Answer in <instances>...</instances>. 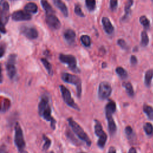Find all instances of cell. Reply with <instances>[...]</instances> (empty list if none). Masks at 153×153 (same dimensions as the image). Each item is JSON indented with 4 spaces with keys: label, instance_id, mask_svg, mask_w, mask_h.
I'll list each match as a JSON object with an SVG mask.
<instances>
[{
    "label": "cell",
    "instance_id": "obj_33",
    "mask_svg": "<svg viewBox=\"0 0 153 153\" xmlns=\"http://www.w3.org/2000/svg\"><path fill=\"white\" fill-rule=\"evenodd\" d=\"M117 44H118V45L122 48L124 50H128V47L127 44V43L126 42V41H124V39H119L118 41H117Z\"/></svg>",
    "mask_w": 153,
    "mask_h": 153
},
{
    "label": "cell",
    "instance_id": "obj_8",
    "mask_svg": "<svg viewBox=\"0 0 153 153\" xmlns=\"http://www.w3.org/2000/svg\"><path fill=\"white\" fill-rule=\"evenodd\" d=\"M59 88H60V91L62 93V96L64 102L69 106H70L77 111H79V108L75 103V102L73 100L72 97H71V94L69 90L63 85H60L59 86Z\"/></svg>",
    "mask_w": 153,
    "mask_h": 153
},
{
    "label": "cell",
    "instance_id": "obj_18",
    "mask_svg": "<svg viewBox=\"0 0 153 153\" xmlns=\"http://www.w3.org/2000/svg\"><path fill=\"white\" fill-rule=\"evenodd\" d=\"M153 78V69L148 70L145 74L144 82L146 87H149L151 85L152 79Z\"/></svg>",
    "mask_w": 153,
    "mask_h": 153
},
{
    "label": "cell",
    "instance_id": "obj_2",
    "mask_svg": "<svg viewBox=\"0 0 153 153\" xmlns=\"http://www.w3.org/2000/svg\"><path fill=\"white\" fill-rule=\"evenodd\" d=\"M116 111V103L113 100H110L105 106V113L108 121L109 132L111 135L115 133L117 126L112 117V114Z\"/></svg>",
    "mask_w": 153,
    "mask_h": 153
},
{
    "label": "cell",
    "instance_id": "obj_45",
    "mask_svg": "<svg viewBox=\"0 0 153 153\" xmlns=\"http://www.w3.org/2000/svg\"><path fill=\"white\" fill-rule=\"evenodd\" d=\"M79 153H85V152H79Z\"/></svg>",
    "mask_w": 153,
    "mask_h": 153
},
{
    "label": "cell",
    "instance_id": "obj_19",
    "mask_svg": "<svg viewBox=\"0 0 153 153\" xmlns=\"http://www.w3.org/2000/svg\"><path fill=\"white\" fill-rule=\"evenodd\" d=\"M25 11L28 13H36L38 11V7L37 5L33 2H29L25 5L24 7Z\"/></svg>",
    "mask_w": 153,
    "mask_h": 153
},
{
    "label": "cell",
    "instance_id": "obj_9",
    "mask_svg": "<svg viewBox=\"0 0 153 153\" xmlns=\"http://www.w3.org/2000/svg\"><path fill=\"white\" fill-rule=\"evenodd\" d=\"M16 55L14 54H11L8 58L6 63V69L8 77L13 79L16 75L17 70L16 68Z\"/></svg>",
    "mask_w": 153,
    "mask_h": 153
},
{
    "label": "cell",
    "instance_id": "obj_22",
    "mask_svg": "<svg viewBox=\"0 0 153 153\" xmlns=\"http://www.w3.org/2000/svg\"><path fill=\"white\" fill-rule=\"evenodd\" d=\"M41 61L42 65H44V66L45 67V68L47 69L49 75H52L53 74V71L52 66H51V65L50 64V63L47 59H45L44 58H41Z\"/></svg>",
    "mask_w": 153,
    "mask_h": 153
},
{
    "label": "cell",
    "instance_id": "obj_7",
    "mask_svg": "<svg viewBox=\"0 0 153 153\" xmlns=\"http://www.w3.org/2000/svg\"><path fill=\"white\" fill-rule=\"evenodd\" d=\"M94 122V132L96 136H99L97 145L100 148H103L105 146L106 142L107 135L106 133L103 130L100 123L97 120H95Z\"/></svg>",
    "mask_w": 153,
    "mask_h": 153
},
{
    "label": "cell",
    "instance_id": "obj_28",
    "mask_svg": "<svg viewBox=\"0 0 153 153\" xmlns=\"http://www.w3.org/2000/svg\"><path fill=\"white\" fill-rule=\"evenodd\" d=\"M85 5L89 11H93L96 8V0H85Z\"/></svg>",
    "mask_w": 153,
    "mask_h": 153
},
{
    "label": "cell",
    "instance_id": "obj_25",
    "mask_svg": "<svg viewBox=\"0 0 153 153\" xmlns=\"http://www.w3.org/2000/svg\"><path fill=\"white\" fill-rule=\"evenodd\" d=\"M80 40L82 45L85 47H90L91 45V39L89 36L87 35H82L80 38Z\"/></svg>",
    "mask_w": 153,
    "mask_h": 153
},
{
    "label": "cell",
    "instance_id": "obj_38",
    "mask_svg": "<svg viewBox=\"0 0 153 153\" xmlns=\"http://www.w3.org/2000/svg\"><path fill=\"white\" fill-rule=\"evenodd\" d=\"M137 63V58L136 56H131L130 57V63L132 65H136Z\"/></svg>",
    "mask_w": 153,
    "mask_h": 153
},
{
    "label": "cell",
    "instance_id": "obj_44",
    "mask_svg": "<svg viewBox=\"0 0 153 153\" xmlns=\"http://www.w3.org/2000/svg\"><path fill=\"white\" fill-rule=\"evenodd\" d=\"M50 153H54V152H53V151H51Z\"/></svg>",
    "mask_w": 153,
    "mask_h": 153
},
{
    "label": "cell",
    "instance_id": "obj_32",
    "mask_svg": "<svg viewBox=\"0 0 153 153\" xmlns=\"http://www.w3.org/2000/svg\"><path fill=\"white\" fill-rule=\"evenodd\" d=\"M74 11H75V13L78 16H80V17H84V14H83L82 10H81V7L79 4H75V9H74Z\"/></svg>",
    "mask_w": 153,
    "mask_h": 153
},
{
    "label": "cell",
    "instance_id": "obj_6",
    "mask_svg": "<svg viewBox=\"0 0 153 153\" xmlns=\"http://www.w3.org/2000/svg\"><path fill=\"white\" fill-rule=\"evenodd\" d=\"M59 60L61 62L67 64L69 68L73 72L79 73L80 72L79 69L77 67L76 60L75 57L71 54H60L59 55Z\"/></svg>",
    "mask_w": 153,
    "mask_h": 153
},
{
    "label": "cell",
    "instance_id": "obj_1",
    "mask_svg": "<svg viewBox=\"0 0 153 153\" xmlns=\"http://www.w3.org/2000/svg\"><path fill=\"white\" fill-rule=\"evenodd\" d=\"M38 112L40 116L48 121H50L51 127L54 130L56 121L51 116V110L49 105V99L48 96L42 95L38 104Z\"/></svg>",
    "mask_w": 153,
    "mask_h": 153
},
{
    "label": "cell",
    "instance_id": "obj_29",
    "mask_svg": "<svg viewBox=\"0 0 153 153\" xmlns=\"http://www.w3.org/2000/svg\"><path fill=\"white\" fill-rule=\"evenodd\" d=\"M143 129L148 135H151L153 133V126L150 123H146L143 126Z\"/></svg>",
    "mask_w": 153,
    "mask_h": 153
},
{
    "label": "cell",
    "instance_id": "obj_34",
    "mask_svg": "<svg viewBox=\"0 0 153 153\" xmlns=\"http://www.w3.org/2000/svg\"><path fill=\"white\" fill-rule=\"evenodd\" d=\"M118 5V0H110V8L114 11L116 10Z\"/></svg>",
    "mask_w": 153,
    "mask_h": 153
},
{
    "label": "cell",
    "instance_id": "obj_23",
    "mask_svg": "<svg viewBox=\"0 0 153 153\" xmlns=\"http://www.w3.org/2000/svg\"><path fill=\"white\" fill-rule=\"evenodd\" d=\"M115 72L121 79H126L128 76L127 71L121 66L117 67L115 69Z\"/></svg>",
    "mask_w": 153,
    "mask_h": 153
},
{
    "label": "cell",
    "instance_id": "obj_42",
    "mask_svg": "<svg viewBox=\"0 0 153 153\" xmlns=\"http://www.w3.org/2000/svg\"><path fill=\"white\" fill-rule=\"evenodd\" d=\"M128 153H137V151L136 150V149L133 147H131L129 151H128Z\"/></svg>",
    "mask_w": 153,
    "mask_h": 153
},
{
    "label": "cell",
    "instance_id": "obj_14",
    "mask_svg": "<svg viewBox=\"0 0 153 153\" xmlns=\"http://www.w3.org/2000/svg\"><path fill=\"white\" fill-rule=\"evenodd\" d=\"M12 19L14 21H25L31 19V15L25 11L19 10L14 11L11 14Z\"/></svg>",
    "mask_w": 153,
    "mask_h": 153
},
{
    "label": "cell",
    "instance_id": "obj_20",
    "mask_svg": "<svg viewBox=\"0 0 153 153\" xmlns=\"http://www.w3.org/2000/svg\"><path fill=\"white\" fill-rule=\"evenodd\" d=\"M122 85L125 88L126 91L127 93V94L130 96V97H133L134 94V90L133 88V86L131 85V84L130 82H123Z\"/></svg>",
    "mask_w": 153,
    "mask_h": 153
},
{
    "label": "cell",
    "instance_id": "obj_16",
    "mask_svg": "<svg viewBox=\"0 0 153 153\" xmlns=\"http://www.w3.org/2000/svg\"><path fill=\"white\" fill-rule=\"evenodd\" d=\"M102 23L103 25V29L105 30V32L108 34H112L114 32V27L112 25L111 21L108 17H103L102 19Z\"/></svg>",
    "mask_w": 153,
    "mask_h": 153
},
{
    "label": "cell",
    "instance_id": "obj_30",
    "mask_svg": "<svg viewBox=\"0 0 153 153\" xmlns=\"http://www.w3.org/2000/svg\"><path fill=\"white\" fill-rule=\"evenodd\" d=\"M42 138H43V139L44 140V144L42 146V150L45 151L50 146L51 142V140L47 136H46L45 134L42 135Z\"/></svg>",
    "mask_w": 153,
    "mask_h": 153
},
{
    "label": "cell",
    "instance_id": "obj_4",
    "mask_svg": "<svg viewBox=\"0 0 153 153\" xmlns=\"http://www.w3.org/2000/svg\"><path fill=\"white\" fill-rule=\"evenodd\" d=\"M61 78L63 81L67 83L74 84L76 86V94L78 97H81V81L79 77L76 75H72L67 72H64L62 74Z\"/></svg>",
    "mask_w": 153,
    "mask_h": 153
},
{
    "label": "cell",
    "instance_id": "obj_31",
    "mask_svg": "<svg viewBox=\"0 0 153 153\" xmlns=\"http://www.w3.org/2000/svg\"><path fill=\"white\" fill-rule=\"evenodd\" d=\"M66 136L68 137V138L69 139H70L74 144H79L78 143V141L77 140V139L75 137V136L72 134V133L71 132L70 130H67L66 131Z\"/></svg>",
    "mask_w": 153,
    "mask_h": 153
},
{
    "label": "cell",
    "instance_id": "obj_47",
    "mask_svg": "<svg viewBox=\"0 0 153 153\" xmlns=\"http://www.w3.org/2000/svg\"><path fill=\"white\" fill-rule=\"evenodd\" d=\"M0 38H1V36H0Z\"/></svg>",
    "mask_w": 153,
    "mask_h": 153
},
{
    "label": "cell",
    "instance_id": "obj_40",
    "mask_svg": "<svg viewBox=\"0 0 153 153\" xmlns=\"http://www.w3.org/2000/svg\"><path fill=\"white\" fill-rule=\"evenodd\" d=\"M108 153H116V150L114 147L111 146L108 150Z\"/></svg>",
    "mask_w": 153,
    "mask_h": 153
},
{
    "label": "cell",
    "instance_id": "obj_41",
    "mask_svg": "<svg viewBox=\"0 0 153 153\" xmlns=\"http://www.w3.org/2000/svg\"><path fill=\"white\" fill-rule=\"evenodd\" d=\"M2 81H3V76H2V73L1 66L0 64V83H2Z\"/></svg>",
    "mask_w": 153,
    "mask_h": 153
},
{
    "label": "cell",
    "instance_id": "obj_13",
    "mask_svg": "<svg viewBox=\"0 0 153 153\" xmlns=\"http://www.w3.org/2000/svg\"><path fill=\"white\" fill-rule=\"evenodd\" d=\"M20 32L30 39H36L38 36V32L33 27L23 26L20 27Z\"/></svg>",
    "mask_w": 153,
    "mask_h": 153
},
{
    "label": "cell",
    "instance_id": "obj_46",
    "mask_svg": "<svg viewBox=\"0 0 153 153\" xmlns=\"http://www.w3.org/2000/svg\"><path fill=\"white\" fill-rule=\"evenodd\" d=\"M152 2H153V0H152Z\"/></svg>",
    "mask_w": 153,
    "mask_h": 153
},
{
    "label": "cell",
    "instance_id": "obj_26",
    "mask_svg": "<svg viewBox=\"0 0 153 153\" xmlns=\"http://www.w3.org/2000/svg\"><path fill=\"white\" fill-rule=\"evenodd\" d=\"M139 22L141 23V25L143 26L144 28H145L146 29H148L149 28L150 22H149V19L145 16H140V17L139 19Z\"/></svg>",
    "mask_w": 153,
    "mask_h": 153
},
{
    "label": "cell",
    "instance_id": "obj_12",
    "mask_svg": "<svg viewBox=\"0 0 153 153\" xmlns=\"http://www.w3.org/2000/svg\"><path fill=\"white\" fill-rule=\"evenodd\" d=\"M9 4L5 0L0 1V19L5 25L9 19Z\"/></svg>",
    "mask_w": 153,
    "mask_h": 153
},
{
    "label": "cell",
    "instance_id": "obj_11",
    "mask_svg": "<svg viewBox=\"0 0 153 153\" xmlns=\"http://www.w3.org/2000/svg\"><path fill=\"white\" fill-rule=\"evenodd\" d=\"M112 93V87L108 82H102L100 83L98 89V96L100 99H107Z\"/></svg>",
    "mask_w": 153,
    "mask_h": 153
},
{
    "label": "cell",
    "instance_id": "obj_37",
    "mask_svg": "<svg viewBox=\"0 0 153 153\" xmlns=\"http://www.w3.org/2000/svg\"><path fill=\"white\" fill-rule=\"evenodd\" d=\"M4 23L2 22V20L0 19V32L3 33H6V29L5 27L4 26Z\"/></svg>",
    "mask_w": 153,
    "mask_h": 153
},
{
    "label": "cell",
    "instance_id": "obj_35",
    "mask_svg": "<svg viewBox=\"0 0 153 153\" xmlns=\"http://www.w3.org/2000/svg\"><path fill=\"white\" fill-rule=\"evenodd\" d=\"M125 132L126 135L129 137L130 136H131L133 133V130L130 126H127L125 128Z\"/></svg>",
    "mask_w": 153,
    "mask_h": 153
},
{
    "label": "cell",
    "instance_id": "obj_36",
    "mask_svg": "<svg viewBox=\"0 0 153 153\" xmlns=\"http://www.w3.org/2000/svg\"><path fill=\"white\" fill-rule=\"evenodd\" d=\"M5 52V46L4 44H0V58L2 57Z\"/></svg>",
    "mask_w": 153,
    "mask_h": 153
},
{
    "label": "cell",
    "instance_id": "obj_27",
    "mask_svg": "<svg viewBox=\"0 0 153 153\" xmlns=\"http://www.w3.org/2000/svg\"><path fill=\"white\" fill-rule=\"evenodd\" d=\"M133 0H127V2L125 7V15L124 16L123 20H125L128 17V14L130 13V7L133 5Z\"/></svg>",
    "mask_w": 153,
    "mask_h": 153
},
{
    "label": "cell",
    "instance_id": "obj_24",
    "mask_svg": "<svg viewBox=\"0 0 153 153\" xmlns=\"http://www.w3.org/2000/svg\"><path fill=\"white\" fill-rule=\"evenodd\" d=\"M149 43V38L146 31H142L141 33V41L140 45L142 47H146Z\"/></svg>",
    "mask_w": 153,
    "mask_h": 153
},
{
    "label": "cell",
    "instance_id": "obj_10",
    "mask_svg": "<svg viewBox=\"0 0 153 153\" xmlns=\"http://www.w3.org/2000/svg\"><path fill=\"white\" fill-rule=\"evenodd\" d=\"M45 21L48 26L52 29L56 30L60 27V22L56 16L54 10L45 13Z\"/></svg>",
    "mask_w": 153,
    "mask_h": 153
},
{
    "label": "cell",
    "instance_id": "obj_21",
    "mask_svg": "<svg viewBox=\"0 0 153 153\" xmlns=\"http://www.w3.org/2000/svg\"><path fill=\"white\" fill-rule=\"evenodd\" d=\"M143 110L148 118L153 120V108L149 105L145 104L143 106Z\"/></svg>",
    "mask_w": 153,
    "mask_h": 153
},
{
    "label": "cell",
    "instance_id": "obj_17",
    "mask_svg": "<svg viewBox=\"0 0 153 153\" xmlns=\"http://www.w3.org/2000/svg\"><path fill=\"white\" fill-rule=\"evenodd\" d=\"M53 2L56 7L60 10L63 16L65 17H68V10L65 4H64L62 0H53Z\"/></svg>",
    "mask_w": 153,
    "mask_h": 153
},
{
    "label": "cell",
    "instance_id": "obj_3",
    "mask_svg": "<svg viewBox=\"0 0 153 153\" xmlns=\"http://www.w3.org/2000/svg\"><path fill=\"white\" fill-rule=\"evenodd\" d=\"M69 125L72 129L73 131L77 135V136L82 140L84 141L88 146H90L91 142L87 136L86 133L83 130V129L80 127V126L73 120L72 118H69L68 119Z\"/></svg>",
    "mask_w": 153,
    "mask_h": 153
},
{
    "label": "cell",
    "instance_id": "obj_15",
    "mask_svg": "<svg viewBox=\"0 0 153 153\" xmlns=\"http://www.w3.org/2000/svg\"><path fill=\"white\" fill-rule=\"evenodd\" d=\"M63 37L68 44L72 45L75 41L76 34L74 30L68 29L63 32Z\"/></svg>",
    "mask_w": 153,
    "mask_h": 153
},
{
    "label": "cell",
    "instance_id": "obj_39",
    "mask_svg": "<svg viewBox=\"0 0 153 153\" xmlns=\"http://www.w3.org/2000/svg\"><path fill=\"white\" fill-rule=\"evenodd\" d=\"M0 153H8L5 145H2L0 146Z\"/></svg>",
    "mask_w": 153,
    "mask_h": 153
},
{
    "label": "cell",
    "instance_id": "obj_5",
    "mask_svg": "<svg viewBox=\"0 0 153 153\" xmlns=\"http://www.w3.org/2000/svg\"><path fill=\"white\" fill-rule=\"evenodd\" d=\"M14 131V143L17 148L19 151L21 152L24 151L26 143L24 139L22 129L20 124L18 122H16L15 124Z\"/></svg>",
    "mask_w": 153,
    "mask_h": 153
},
{
    "label": "cell",
    "instance_id": "obj_43",
    "mask_svg": "<svg viewBox=\"0 0 153 153\" xmlns=\"http://www.w3.org/2000/svg\"><path fill=\"white\" fill-rule=\"evenodd\" d=\"M21 153H28V152H27V151H26L24 150V151H23L22 152H21Z\"/></svg>",
    "mask_w": 153,
    "mask_h": 153
}]
</instances>
